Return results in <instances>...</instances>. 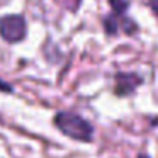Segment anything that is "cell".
Here are the masks:
<instances>
[{
  "label": "cell",
  "mask_w": 158,
  "mask_h": 158,
  "mask_svg": "<svg viewBox=\"0 0 158 158\" xmlns=\"http://www.w3.org/2000/svg\"><path fill=\"white\" fill-rule=\"evenodd\" d=\"M55 124L61 133H65L66 136L73 138V139L80 141H90L92 139L94 129L83 117L77 116L72 112H60L55 117Z\"/></svg>",
  "instance_id": "obj_1"
},
{
  "label": "cell",
  "mask_w": 158,
  "mask_h": 158,
  "mask_svg": "<svg viewBox=\"0 0 158 158\" xmlns=\"http://www.w3.org/2000/svg\"><path fill=\"white\" fill-rule=\"evenodd\" d=\"M0 36L9 43H19L26 36V21L22 15H7L0 19Z\"/></svg>",
  "instance_id": "obj_2"
},
{
  "label": "cell",
  "mask_w": 158,
  "mask_h": 158,
  "mask_svg": "<svg viewBox=\"0 0 158 158\" xmlns=\"http://www.w3.org/2000/svg\"><path fill=\"white\" fill-rule=\"evenodd\" d=\"M139 83H141V78L134 73H121L116 78V94L117 95H127Z\"/></svg>",
  "instance_id": "obj_3"
},
{
  "label": "cell",
  "mask_w": 158,
  "mask_h": 158,
  "mask_svg": "<svg viewBox=\"0 0 158 158\" xmlns=\"http://www.w3.org/2000/svg\"><path fill=\"white\" fill-rule=\"evenodd\" d=\"M109 2H110V7L114 9V14L116 15H123L124 10L127 9L126 0H109Z\"/></svg>",
  "instance_id": "obj_4"
},
{
  "label": "cell",
  "mask_w": 158,
  "mask_h": 158,
  "mask_svg": "<svg viewBox=\"0 0 158 158\" xmlns=\"http://www.w3.org/2000/svg\"><path fill=\"white\" fill-rule=\"evenodd\" d=\"M0 90H2V92H10L12 87L9 85V83H5L4 80H0Z\"/></svg>",
  "instance_id": "obj_5"
},
{
  "label": "cell",
  "mask_w": 158,
  "mask_h": 158,
  "mask_svg": "<svg viewBox=\"0 0 158 158\" xmlns=\"http://www.w3.org/2000/svg\"><path fill=\"white\" fill-rule=\"evenodd\" d=\"M156 14H158V5H156Z\"/></svg>",
  "instance_id": "obj_6"
},
{
  "label": "cell",
  "mask_w": 158,
  "mask_h": 158,
  "mask_svg": "<svg viewBox=\"0 0 158 158\" xmlns=\"http://www.w3.org/2000/svg\"><path fill=\"white\" fill-rule=\"evenodd\" d=\"M144 158H146V156H144Z\"/></svg>",
  "instance_id": "obj_7"
}]
</instances>
